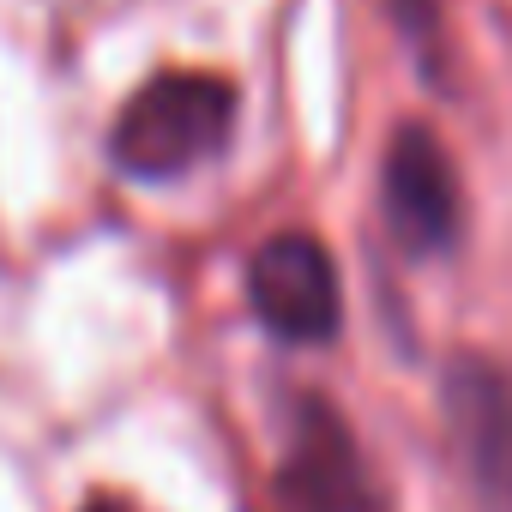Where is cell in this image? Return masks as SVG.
Returning <instances> with one entry per match:
<instances>
[{"label": "cell", "instance_id": "cell-1", "mask_svg": "<svg viewBox=\"0 0 512 512\" xmlns=\"http://www.w3.org/2000/svg\"><path fill=\"white\" fill-rule=\"evenodd\" d=\"M235 133V85L217 73H157L127 97L109 133V157L133 181H175L217 151H229Z\"/></svg>", "mask_w": 512, "mask_h": 512}, {"label": "cell", "instance_id": "cell-2", "mask_svg": "<svg viewBox=\"0 0 512 512\" xmlns=\"http://www.w3.org/2000/svg\"><path fill=\"white\" fill-rule=\"evenodd\" d=\"M278 500L284 512H392L368 452L356 446L350 422L326 398H302L284 464H278Z\"/></svg>", "mask_w": 512, "mask_h": 512}, {"label": "cell", "instance_id": "cell-3", "mask_svg": "<svg viewBox=\"0 0 512 512\" xmlns=\"http://www.w3.org/2000/svg\"><path fill=\"white\" fill-rule=\"evenodd\" d=\"M247 302L260 314V326L284 344H326L344 320V284H338V266L332 253L290 229V235H272L247 266Z\"/></svg>", "mask_w": 512, "mask_h": 512}, {"label": "cell", "instance_id": "cell-4", "mask_svg": "<svg viewBox=\"0 0 512 512\" xmlns=\"http://www.w3.org/2000/svg\"><path fill=\"white\" fill-rule=\"evenodd\" d=\"M380 205L410 253H446L458 241V175L434 127L404 121L380 163Z\"/></svg>", "mask_w": 512, "mask_h": 512}, {"label": "cell", "instance_id": "cell-5", "mask_svg": "<svg viewBox=\"0 0 512 512\" xmlns=\"http://www.w3.org/2000/svg\"><path fill=\"white\" fill-rule=\"evenodd\" d=\"M446 428L482 512H512V374L482 356H458L446 374Z\"/></svg>", "mask_w": 512, "mask_h": 512}, {"label": "cell", "instance_id": "cell-6", "mask_svg": "<svg viewBox=\"0 0 512 512\" xmlns=\"http://www.w3.org/2000/svg\"><path fill=\"white\" fill-rule=\"evenodd\" d=\"M398 13V31L416 43V49H434V31H440V0H392Z\"/></svg>", "mask_w": 512, "mask_h": 512}, {"label": "cell", "instance_id": "cell-7", "mask_svg": "<svg viewBox=\"0 0 512 512\" xmlns=\"http://www.w3.org/2000/svg\"><path fill=\"white\" fill-rule=\"evenodd\" d=\"M85 512H133V506H121V500H91Z\"/></svg>", "mask_w": 512, "mask_h": 512}]
</instances>
